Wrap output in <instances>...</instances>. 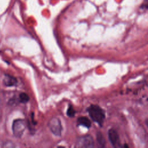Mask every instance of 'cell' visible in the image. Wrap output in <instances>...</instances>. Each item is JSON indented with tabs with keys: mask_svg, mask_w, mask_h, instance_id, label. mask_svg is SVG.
I'll return each mask as SVG.
<instances>
[{
	"mask_svg": "<svg viewBox=\"0 0 148 148\" xmlns=\"http://www.w3.org/2000/svg\"><path fill=\"white\" fill-rule=\"evenodd\" d=\"M91 119L100 126H102L105 119V113L102 109L97 105H91L87 109Z\"/></svg>",
	"mask_w": 148,
	"mask_h": 148,
	"instance_id": "obj_1",
	"label": "cell"
},
{
	"mask_svg": "<svg viewBox=\"0 0 148 148\" xmlns=\"http://www.w3.org/2000/svg\"><path fill=\"white\" fill-rule=\"evenodd\" d=\"M48 127L51 132L56 136H60L61 135L62 127L61 120L57 117H52L48 123Z\"/></svg>",
	"mask_w": 148,
	"mask_h": 148,
	"instance_id": "obj_2",
	"label": "cell"
},
{
	"mask_svg": "<svg viewBox=\"0 0 148 148\" xmlns=\"http://www.w3.org/2000/svg\"><path fill=\"white\" fill-rule=\"evenodd\" d=\"M26 128V123L23 119L15 120L12 125L13 133L16 138H20L22 136Z\"/></svg>",
	"mask_w": 148,
	"mask_h": 148,
	"instance_id": "obj_3",
	"label": "cell"
},
{
	"mask_svg": "<svg viewBox=\"0 0 148 148\" xmlns=\"http://www.w3.org/2000/svg\"><path fill=\"white\" fill-rule=\"evenodd\" d=\"M94 146L92 137L90 135H87L79 137L76 142V147H92Z\"/></svg>",
	"mask_w": 148,
	"mask_h": 148,
	"instance_id": "obj_4",
	"label": "cell"
},
{
	"mask_svg": "<svg viewBox=\"0 0 148 148\" xmlns=\"http://www.w3.org/2000/svg\"><path fill=\"white\" fill-rule=\"evenodd\" d=\"M108 138L113 147H117L120 146V138L117 132L113 128L110 129L108 131Z\"/></svg>",
	"mask_w": 148,
	"mask_h": 148,
	"instance_id": "obj_5",
	"label": "cell"
},
{
	"mask_svg": "<svg viewBox=\"0 0 148 148\" xmlns=\"http://www.w3.org/2000/svg\"><path fill=\"white\" fill-rule=\"evenodd\" d=\"M17 79L10 75H6L3 79V83L6 86H14L17 84Z\"/></svg>",
	"mask_w": 148,
	"mask_h": 148,
	"instance_id": "obj_6",
	"label": "cell"
},
{
	"mask_svg": "<svg viewBox=\"0 0 148 148\" xmlns=\"http://www.w3.org/2000/svg\"><path fill=\"white\" fill-rule=\"evenodd\" d=\"M77 124L80 125H83L86 128H90L91 125V123L90 120L86 117H80L77 120Z\"/></svg>",
	"mask_w": 148,
	"mask_h": 148,
	"instance_id": "obj_7",
	"label": "cell"
},
{
	"mask_svg": "<svg viewBox=\"0 0 148 148\" xmlns=\"http://www.w3.org/2000/svg\"><path fill=\"white\" fill-rule=\"evenodd\" d=\"M97 141L98 145L100 147H103L105 145V140L102 135L100 132H98L97 134Z\"/></svg>",
	"mask_w": 148,
	"mask_h": 148,
	"instance_id": "obj_8",
	"label": "cell"
},
{
	"mask_svg": "<svg viewBox=\"0 0 148 148\" xmlns=\"http://www.w3.org/2000/svg\"><path fill=\"white\" fill-rule=\"evenodd\" d=\"M19 99L21 102L26 103L29 101V96L27 94L22 92V93L20 94V95H19Z\"/></svg>",
	"mask_w": 148,
	"mask_h": 148,
	"instance_id": "obj_9",
	"label": "cell"
},
{
	"mask_svg": "<svg viewBox=\"0 0 148 148\" xmlns=\"http://www.w3.org/2000/svg\"><path fill=\"white\" fill-rule=\"evenodd\" d=\"M76 113L75 110H74V109L73 108V107L72 106H69L67 111H66V114L68 115V116L70 117H73L75 116Z\"/></svg>",
	"mask_w": 148,
	"mask_h": 148,
	"instance_id": "obj_10",
	"label": "cell"
},
{
	"mask_svg": "<svg viewBox=\"0 0 148 148\" xmlns=\"http://www.w3.org/2000/svg\"><path fill=\"white\" fill-rule=\"evenodd\" d=\"M147 0H145V2L141 5L140 8L142 9H147Z\"/></svg>",
	"mask_w": 148,
	"mask_h": 148,
	"instance_id": "obj_11",
	"label": "cell"
},
{
	"mask_svg": "<svg viewBox=\"0 0 148 148\" xmlns=\"http://www.w3.org/2000/svg\"><path fill=\"white\" fill-rule=\"evenodd\" d=\"M14 146V145H13V143H12V142H10V143H9V142H6V143H5V144H4V147H13Z\"/></svg>",
	"mask_w": 148,
	"mask_h": 148,
	"instance_id": "obj_12",
	"label": "cell"
}]
</instances>
